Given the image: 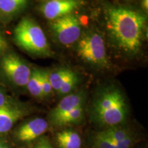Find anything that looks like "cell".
<instances>
[{
	"instance_id": "cell-1",
	"label": "cell",
	"mask_w": 148,
	"mask_h": 148,
	"mask_svg": "<svg viewBox=\"0 0 148 148\" xmlns=\"http://www.w3.org/2000/svg\"><path fill=\"white\" fill-rule=\"evenodd\" d=\"M106 27L112 40L121 50L135 54L142 46L147 18L138 11L112 7L106 12Z\"/></svg>"
},
{
	"instance_id": "cell-2",
	"label": "cell",
	"mask_w": 148,
	"mask_h": 148,
	"mask_svg": "<svg viewBox=\"0 0 148 148\" xmlns=\"http://www.w3.org/2000/svg\"><path fill=\"white\" fill-rule=\"evenodd\" d=\"M128 108L123 92L114 86L96 94L91 106L92 121L106 128L119 126L126 120Z\"/></svg>"
},
{
	"instance_id": "cell-3",
	"label": "cell",
	"mask_w": 148,
	"mask_h": 148,
	"mask_svg": "<svg viewBox=\"0 0 148 148\" xmlns=\"http://www.w3.org/2000/svg\"><path fill=\"white\" fill-rule=\"evenodd\" d=\"M14 39L18 47L32 54L47 56L49 45L43 30L32 18L24 17L14 29Z\"/></svg>"
},
{
	"instance_id": "cell-4",
	"label": "cell",
	"mask_w": 148,
	"mask_h": 148,
	"mask_svg": "<svg viewBox=\"0 0 148 148\" xmlns=\"http://www.w3.org/2000/svg\"><path fill=\"white\" fill-rule=\"evenodd\" d=\"M32 73L27 62L12 52H5L0 58V73L14 87H26Z\"/></svg>"
},
{
	"instance_id": "cell-5",
	"label": "cell",
	"mask_w": 148,
	"mask_h": 148,
	"mask_svg": "<svg viewBox=\"0 0 148 148\" xmlns=\"http://www.w3.org/2000/svg\"><path fill=\"white\" fill-rule=\"evenodd\" d=\"M77 53L84 62L97 67H104L108 64L104 40L100 34L89 32L80 38L77 46Z\"/></svg>"
},
{
	"instance_id": "cell-6",
	"label": "cell",
	"mask_w": 148,
	"mask_h": 148,
	"mask_svg": "<svg viewBox=\"0 0 148 148\" xmlns=\"http://www.w3.org/2000/svg\"><path fill=\"white\" fill-rule=\"evenodd\" d=\"M51 28L56 39L62 45H71L80 38V22L73 14L53 20Z\"/></svg>"
},
{
	"instance_id": "cell-7",
	"label": "cell",
	"mask_w": 148,
	"mask_h": 148,
	"mask_svg": "<svg viewBox=\"0 0 148 148\" xmlns=\"http://www.w3.org/2000/svg\"><path fill=\"white\" fill-rule=\"evenodd\" d=\"M47 121L40 117L24 121L14 129L13 138L21 143H29L47 132Z\"/></svg>"
},
{
	"instance_id": "cell-8",
	"label": "cell",
	"mask_w": 148,
	"mask_h": 148,
	"mask_svg": "<svg viewBox=\"0 0 148 148\" xmlns=\"http://www.w3.org/2000/svg\"><path fill=\"white\" fill-rule=\"evenodd\" d=\"M83 3L82 0H49L41 5L40 10L46 18L53 21L73 14Z\"/></svg>"
},
{
	"instance_id": "cell-9",
	"label": "cell",
	"mask_w": 148,
	"mask_h": 148,
	"mask_svg": "<svg viewBox=\"0 0 148 148\" xmlns=\"http://www.w3.org/2000/svg\"><path fill=\"white\" fill-rule=\"evenodd\" d=\"M27 114L26 107L17 101L0 107V135L10 132L14 125Z\"/></svg>"
},
{
	"instance_id": "cell-10",
	"label": "cell",
	"mask_w": 148,
	"mask_h": 148,
	"mask_svg": "<svg viewBox=\"0 0 148 148\" xmlns=\"http://www.w3.org/2000/svg\"><path fill=\"white\" fill-rule=\"evenodd\" d=\"M84 99L85 95L82 92L70 93L65 95L61 99L58 104L51 110L49 113L50 121L53 124L57 120L64 114L77 108V106L84 104Z\"/></svg>"
},
{
	"instance_id": "cell-11",
	"label": "cell",
	"mask_w": 148,
	"mask_h": 148,
	"mask_svg": "<svg viewBox=\"0 0 148 148\" xmlns=\"http://www.w3.org/2000/svg\"><path fill=\"white\" fill-rule=\"evenodd\" d=\"M29 0H0V18L8 21L25 8Z\"/></svg>"
},
{
	"instance_id": "cell-12",
	"label": "cell",
	"mask_w": 148,
	"mask_h": 148,
	"mask_svg": "<svg viewBox=\"0 0 148 148\" xmlns=\"http://www.w3.org/2000/svg\"><path fill=\"white\" fill-rule=\"evenodd\" d=\"M56 141L59 148H80L82 145L81 136L71 130H64L57 133Z\"/></svg>"
},
{
	"instance_id": "cell-13",
	"label": "cell",
	"mask_w": 148,
	"mask_h": 148,
	"mask_svg": "<svg viewBox=\"0 0 148 148\" xmlns=\"http://www.w3.org/2000/svg\"><path fill=\"white\" fill-rule=\"evenodd\" d=\"M84 117V104L77 106L73 110L64 114L53 123L56 126H64V125L75 124L82 121Z\"/></svg>"
},
{
	"instance_id": "cell-14",
	"label": "cell",
	"mask_w": 148,
	"mask_h": 148,
	"mask_svg": "<svg viewBox=\"0 0 148 148\" xmlns=\"http://www.w3.org/2000/svg\"><path fill=\"white\" fill-rule=\"evenodd\" d=\"M26 88L31 95L35 98H42L40 86V69H32L30 77L27 83Z\"/></svg>"
},
{
	"instance_id": "cell-15",
	"label": "cell",
	"mask_w": 148,
	"mask_h": 148,
	"mask_svg": "<svg viewBox=\"0 0 148 148\" xmlns=\"http://www.w3.org/2000/svg\"><path fill=\"white\" fill-rule=\"evenodd\" d=\"M74 71L68 68H62L58 70L49 72V80L53 90L58 92L64 81L69 77Z\"/></svg>"
},
{
	"instance_id": "cell-16",
	"label": "cell",
	"mask_w": 148,
	"mask_h": 148,
	"mask_svg": "<svg viewBox=\"0 0 148 148\" xmlns=\"http://www.w3.org/2000/svg\"><path fill=\"white\" fill-rule=\"evenodd\" d=\"M79 79L77 74L73 72L67 79L64 81L58 92V94L60 96H65L70 94L72 90L75 88L78 83Z\"/></svg>"
},
{
	"instance_id": "cell-17",
	"label": "cell",
	"mask_w": 148,
	"mask_h": 148,
	"mask_svg": "<svg viewBox=\"0 0 148 148\" xmlns=\"http://www.w3.org/2000/svg\"><path fill=\"white\" fill-rule=\"evenodd\" d=\"M92 142L95 148H115L112 140L105 134L103 130L97 132L93 136Z\"/></svg>"
},
{
	"instance_id": "cell-18",
	"label": "cell",
	"mask_w": 148,
	"mask_h": 148,
	"mask_svg": "<svg viewBox=\"0 0 148 148\" xmlns=\"http://www.w3.org/2000/svg\"><path fill=\"white\" fill-rule=\"evenodd\" d=\"M49 75V72L48 71L40 70V86L42 98L49 97L53 91Z\"/></svg>"
},
{
	"instance_id": "cell-19",
	"label": "cell",
	"mask_w": 148,
	"mask_h": 148,
	"mask_svg": "<svg viewBox=\"0 0 148 148\" xmlns=\"http://www.w3.org/2000/svg\"><path fill=\"white\" fill-rule=\"evenodd\" d=\"M14 102L16 101L9 96L2 88L0 87V107L10 105Z\"/></svg>"
},
{
	"instance_id": "cell-20",
	"label": "cell",
	"mask_w": 148,
	"mask_h": 148,
	"mask_svg": "<svg viewBox=\"0 0 148 148\" xmlns=\"http://www.w3.org/2000/svg\"><path fill=\"white\" fill-rule=\"evenodd\" d=\"M7 49H8V43L3 35L0 32V58L3 53L6 52Z\"/></svg>"
},
{
	"instance_id": "cell-21",
	"label": "cell",
	"mask_w": 148,
	"mask_h": 148,
	"mask_svg": "<svg viewBox=\"0 0 148 148\" xmlns=\"http://www.w3.org/2000/svg\"><path fill=\"white\" fill-rule=\"evenodd\" d=\"M28 148H52V147L50 145V144L47 143V141H43L42 140L41 142L35 144L32 147H28Z\"/></svg>"
},
{
	"instance_id": "cell-22",
	"label": "cell",
	"mask_w": 148,
	"mask_h": 148,
	"mask_svg": "<svg viewBox=\"0 0 148 148\" xmlns=\"http://www.w3.org/2000/svg\"><path fill=\"white\" fill-rule=\"evenodd\" d=\"M142 7L144 10L147 11L148 9V0H143L142 1Z\"/></svg>"
},
{
	"instance_id": "cell-23",
	"label": "cell",
	"mask_w": 148,
	"mask_h": 148,
	"mask_svg": "<svg viewBox=\"0 0 148 148\" xmlns=\"http://www.w3.org/2000/svg\"><path fill=\"white\" fill-rule=\"evenodd\" d=\"M0 148H10L9 146L7 145L6 143H5L4 142H3L2 140H0Z\"/></svg>"
},
{
	"instance_id": "cell-24",
	"label": "cell",
	"mask_w": 148,
	"mask_h": 148,
	"mask_svg": "<svg viewBox=\"0 0 148 148\" xmlns=\"http://www.w3.org/2000/svg\"><path fill=\"white\" fill-rule=\"evenodd\" d=\"M45 1H49V0H45Z\"/></svg>"
}]
</instances>
